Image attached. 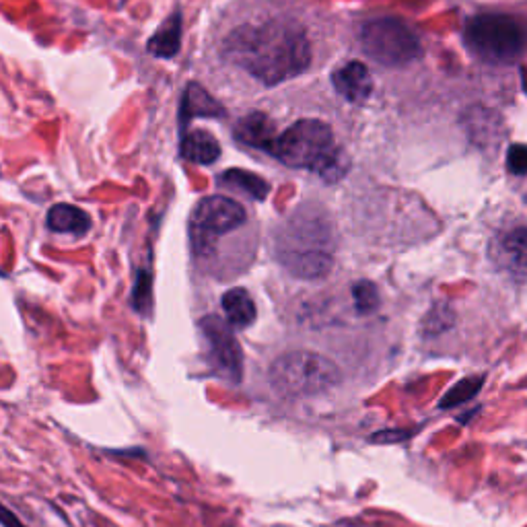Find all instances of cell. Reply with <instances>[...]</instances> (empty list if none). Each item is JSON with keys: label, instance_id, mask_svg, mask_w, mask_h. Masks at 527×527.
<instances>
[{"label": "cell", "instance_id": "cell-13", "mask_svg": "<svg viewBox=\"0 0 527 527\" xmlns=\"http://www.w3.org/2000/svg\"><path fill=\"white\" fill-rule=\"evenodd\" d=\"M48 227L54 233H68L75 237H83L91 229V219L85 210L73 204H56L48 213Z\"/></svg>", "mask_w": 527, "mask_h": 527}, {"label": "cell", "instance_id": "cell-8", "mask_svg": "<svg viewBox=\"0 0 527 527\" xmlns=\"http://www.w3.org/2000/svg\"><path fill=\"white\" fill-rule=\"evenodd\" d=\"M332 83L334 89L350 103H363L373 93V77L369 68L359 60H350L334 70Z\"/></svg>", "mask_w": 527, "mask_h": 527}, {"label": "cell", "instance_id": "cell-18", "mask_svg": "<svg viewBox=\"0 0 527 527\" xmlns=\"http://www.w3.org/2000/svg\"><path fill=\"white\" fill-rule=\"evenodd\" d=\"M484 375H476V377H466L462 379L455 388L443 396L441 400V408H453V406H460V404H466L470 402L474 396H478V392L482 390L484 385Z\"/></svg>", "mask_w": 527, "mask_h": 527}, {"label": "cell", "instance_id": "cell-4", "mask_svg": "<svg viewBox=\"0 0 527 527\" xmlns=\"http://www.w3.org/2000/svg\"><path fill=\"white\" fill-rule=\"evenodd\" d=\"M464 42L482 62L515 64L527 52V25L503 13L476 15L466 25Z\"/></svg>", "mask_w": 527, "mask_h": 527}, {"label": "cell", "instance_id": "cell-5", "mask_svg": "<svg viewBox=\"0 0 527 527\" xmlns=\"http://www.w3.org/2000/svg\"><path fill=\"white\" fill-rule=\"evenodd\" d=\"M361 46L371 60L390 68L406 66L423 54L418 35L408 23L396 17L367 21L361 29Z\"/></svg>", "mask_w": 527, "mask_h": 527}, {"label": "cell", "instance_id": "cell-21", "mask_svg": "<svg viewBox=\"0 0 527 527\" xmlns=\"http://www.w3.org/2000/svg\"><path fill=\"white\" fill-rule=\"evenodd\" d=\"M507 167L515 175H527V147L513 145L507 153Z\"/></svg>", "mask_w": 527, "mask_h": 527}, {"label": "cell", "instance_id": "cell-15", "mask_svg": "<svg viewBox=\"0 0 527 527\" xmlns=\"http://www.w3.org/2000/svg\"><path fill=\"white\" fill-rule=\"evenodd\" d=\"M221 184L241 190L243 194L252 196L254 200H264L268 196L270 186L266 184V180H262L260 175L252 173V171H243V169H229L221 175Z\"/></svg>", "mask_w": 527, "mask_h": 527}, {"label": "cell", "instance_id": "cell-6", "mask_svg": "<svg viewBox=\"0 0 527 527\" xmlns=\"http://www.w3.org/2000/svg\"><path fill=\"white\" fill-rule=\"evenodd\" d=\"M198 328L206 342L208 359L217 373L237 383L243 373V350L233 334V326L219 315H204Z\"/></svg>", "mask_w": 527, "mask_h": 527}, {"label": "cell", "instance_id": "cell-11", "mask_svg": "<svg viewBox=\"0 0 527 527\" xmlns=\"http://www.w3.org/2000/svg\"><path fill=\"white\" fill-rule=\"evenodd\" d=\"M274 132L276 130H274L272 120L266 114H258V112L245 116L235 128V136L241 140L243 145H250L256 149L268 151V153H272L274 143L278 138L274 136Z\"/></svg>", "mask_w": 527, "mask_h": 527}, {"label": "cell", "instance_id": "cell-2", "mask_svg": "<svg viewBox=\"0 0 527 527\" xmlns=\"http://www.w3.org/2000/svg\"><path fill=\"white\" fill-rule=\"evenodd\" d=\"M272 155L289 167L318 171L328 180H334L340 165V151L336 147L334 132L326 122L299 120L276 138Z\"/></svg>", "mask_w": 527, "mask_h": 527}, {"label": "cell", "instance_id": "cell-22", "mask_svg": "<svg viewBox=\"0 0 527 527\" xmlns=\"http://www.w3.org/2000/svg\"><path fill=\"white\" fill-rule=\"evenodd\" d=\"M3 517H5V519H3V525H5V527H25V525H23V523H21V521H19L9 509H7V507L3 509Z\"/></svg>", "mask_w": 527, "mask_h": 527}, {"label": "cell", "instance_id": "cell-12", "mask_svg": "<svg viewBox=\"0 0 527 527\" xmlns=\"http://www.w3.org/2000/svg\"><path fill=\"white\" fill-rule=\"evenodd\" d=\"M221 307H223L227 322L233 328H248L258 318V307H256L252 295L241 287L229 289L221 299Z\"/></svg>", "mask_w": 527, "mask_h": 527}, {"label": "cell", "instance_id": "cell-10", "mask_svg": "<svg viewBox=\"0 0 527 527\" xmlns=\"http://www.w3.org/2000/svg\"><path fill=\"white\" fill-rule=\"evenodd\" d=\"M495 258L507 270L527 272V227L505 231L495 243Z\"/></svg>", "mask_w": 527, "mask_h": 527}, {"label": "cell", "instance_id": "cell-17", "mask_svg": "<svg viewBox=\"0 0 527 527\" xmlns=\"http://www.w3.org/2000/svg\"><path fill=\"white\" fill-rule=\"evenodd\" d=\"M180 33H182V21H180V15H173L159 31L155 38L149 42V50L155 54V56H161V58H171L175 56V52H178L180 48Z\"/></svg>", "mask_w": 527, "mask_h": 527}, {"label": "cell", "instance_id": "cell-9", "mask_svg": "<svg viewBox=\"0 0 527 527\" xmlns=\"http://www.w3.org/2000/svg\"><path fill=\"white\" fill-rule=\"evenodd\" d=\"M283 266L297 278L320 280L326 278L334 268L330 252H305V254H283L278 256Z\"/></svg>", "mask_w": 527, "mask_h": 527}, {"label": "cell", "instance_id": "cell-7", "mask_svg": "<svg viewBox=\"0 0 527 527\" xmlns=\"http://www.w3.org/2000/svg\"><path fill=\"white\" fill-rule=\"evenodd\" d=\"M245 208L227 196L202 198L192 215V227L206 235H225L245 223Z\"/></svg>", "mask_w": 527, "mask_h": 527}, {"label": "cell", "instance_id": "cell-20", "mask_svg": "<svg viewBox=\"0 0 527 527\" xmlns=\"http://www.w3.org/2000/svg\"><path fill=\"white\" fill-rule=\"evenodd\" d=\"M151 303V276L147 272L138 274L136 289H134V307L145 311V307Z\"/></svg>", "mask_w": 527, "mask_h": 527}, {"label": "cell", "instance_id": "cell-3", "mask_svg": "<svg viewBox=\"0 0 527 527\" xmlns=\"http://www.w3.org/2000/svg\"><path fill=\"white\" fill-rule=\"evenodd\" d=\"M338 365L309 350H293L280 355L268 371L270 388L285 398L320 396L340 383Z\"/></svg>", "mask_w": 527, "mask_h": 527}, {"label": "cell", "instance_id": "cell-23", "mask_svg": "<svg viewBox=\"0 0 527 527\" xmlns=\"http://www.w3.org/2000/svg\"><path fill=\"white\" fill-rule=\"evenodd\" d=\"M525 202H527V196H525Z\"/></svg>", "mask_w": 527, "mask_h": 527}, {"label": "cell", "instance_id": "cell-1", "mask_svg": "<svg viewBox=\"0 0 527 527\" xmlns=\"http://www.w3.org/2000/svg\"><path fill=\"white\" fill-rule=\"evenodd\" d=\"M225 56L254 79L278 85L309 66L311 46L299 25L272 19L237 27L225 42Z\"/></svg>", "mask_w": 527, "mask_h": 527}, {"label": "cell", "instance_id": "cell-16", "mask_svg": "<svg viewBox=\"0 0 527 527\" xmlns=\"http://www.w3.org/2000/svg\"><path fill=\"white\" fill-rule=\"evenodd\" d=\"M225 114V110L221 105L210 97L202 87L198 85H190L186 95H184V116L186 118H221Z\"/></svg>", "mask_w": 527, "mask_h": 527}, {"label": "cell", "instance_id": "cell-19", "mask_svg": "<svg viewBox=\"0 0 527 527\" xmlns=\"http://www.w3.org/2000/svg\"><path fill=\"white\" fill-rule=\"evenodd\" d=\"M353 301H355V307L359 313L363 315H369V313H375L379 309V291L373 283H369V280H359V283L353 285Z\"/></svg>", "mask_w": 527, "mask_h": 527}, {"label": "cell", "instance_id": "cell-14", "mask_svg": "<svg viewBox=\"0 0 527 527\" xmlns=\"http://www.w3.org/2000/svg\"><path fill=\"white\" fill-rule=\"evenodd\" d=\"M182 157L198 165H210L221 157V145L210 132L194 130L182 140Z\"/></svg>", "mask_w": 527, "mask_h": 527}]
</instances>
